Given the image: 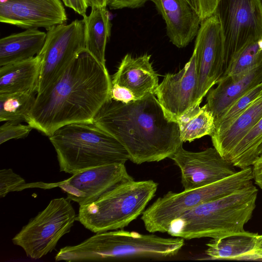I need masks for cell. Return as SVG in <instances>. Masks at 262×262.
<instances>
[{
	"label": "cell",
	"instance_id": "obj_1",
	"mask_svg": "<svg viewBox=\"0 0 262 262\" xmlns=\"http://www.w3.org/2000/svg\"><path fill=\"white\" fill-rule=\"evenodd\" d=\"M112 85L106 66L85 49L57 80L37 94L25 122L48 137L67 124L92 123L110 98Z\"/></svg>",
	"mask_w": 262,
	"mask_h": 262
},
{
	"label": "cell",
	"instance_id": "obj_2",
	"mask_svg": "<svg viewBox=\"0 0 262 262\" xmlns=\"http://www.w3.org/2000/svg\"><path fill=\"white\" fill-rule=\"evenodd\" d=\"M92 123L118 140L136 164L169 158L183 143L178 123L167 116L155 94L128 103L110 97Z\"/></svg>",
	"mask_w": 262,
	"mask_h": 262
},
{
	"label": "cell",
	"instance_id": "obj_3",
	"mask_svg": "<svg viewBox=\"0 0 262 262\" xmlns=\"http://www.w3.org/2000/svg\"><path fill=\"white\" fill-rule=\"evenodd\" d=\"M258 189L253 184L192 208L173 220L167 233L191 239L217 238L244 232L256 207Z\"/></svg>",
	"mask_w": 262,
	"mask_h": 262
},
{
	"label": "cell",
	"instance_id": "obj_4",
	"mask_svg": "<svg viewBox=\"0 0 262 262\" xmlns=\"http://www.w3.org/2000/svg\"><path fill=\"white\" fill-rule=\"evenodd\" d=\"M184 238L163 237L122 229L96 233L81 243L61 248L55 261H108L134 258H163L177 255Z\"/></svg>",
	"mask_w": 262,
	"mask_h": 262
},
{
	"label": "cell",
	"instance_id": "obj_5",
	"mask_svg": "<svg viewBox=\"0 0 262 262\" xmlns=\"http://www.w3.org/2000/svg\"><path fill=\"white\" fill-rule=\"evenodd\" d=\"M49 137L59 170L70 174L111 164H125L127 150L115 137L92 123H75L57 129Z\"/></svg>",
	"mask_w": 262,
	"mask_h": 262
},
{
	"label": "cell",
	"instance_id": "obj_6",
	"mask_svg": "<svg viewBox=\"0 0 262 262\" xmlns=\"http://www.w3.org/2000/svg\"><path fill=\"white\" fill-rule=\"evenodd\" d=\"M158 186L151 180L121 182L96 201L80 206L76 221L95 233L123 229L143 213Z\"/></svg>",
	"mask_w": 262,
	"mask_h": 262
},
{
	"label": "cell",
	"instance_id": "obj_7",
	"mask_svg": "<svg viewBox=\"0 0 262 262\" xmlns=\"http://www.w3.org/2000/svg\"><path fill=\"white\" fill-rule=\"evenodd\" d=\"M252 168L241 169L213 183L180 192L169 191L158 198L141 216L150 233L167 232L171 222L201 204L223 197L252 185Z\"/></svg>",
	"mask_w": 262,
	"mask_h": 262
},
{
	"label": "cell",
	"instance_id": "obj_8",
	"mask_svg": "<svg viewBox=\"0 0 262 262\" xmlns=\"http://www.w3.org/2000/svg\"><path fill=\"white\" fill-rule=\"evenodd\" d=\"M76 219L70 200L52 199L13 237L12 243L20 247L27 256L40 259L55 249L59 240L70 231Z\"/></svg>",
	"mask_w": 262,
	"mask_h": 262
},
{
	"label": "cell",
	"instance_id": "obj_9",
	"mask_svg": "<svg viewBox=\"0 0 262 262\" xmlns=\"http://www.w3.org/2000/svg\"><path fill=\"white\" fill-rule=\"evenodd\" d=\"M214 14L222 31L224 73L246 44L262 40V0H219Z\"/></svg>",
	"mask_w": 262,
	"mask_h": 262
},
{
	"label": "cell",
	"instance_id": "obj_10",
	"mask_svg": "<svg viewBox=\"0 0 262 262\" xmlns=\"http://www.w3.org/2000/svg\"><path fill=\"white\" fill-rule=\"evenodd\" d=\"M46 33L43 46L37 55L41 62L37 94L57 80L85 49L83 19L53 26Z\"/></svg>",
	"mask_w": 262,
	"mask_h": 262
},
{
	"label": "cell",
	"instance_id": "obj_11",
	"mask_svg": "<svg viewBox=\"0 0 262 262\" xmlns=\"http://www.w3.org/2000/svg\"><path fill=\"white\" fill-rule=\"evenodd\" d=\"M194 50L196 55L198 77L196 105L200 104L224 73L223 37L220 23L215 14L202 20Z\"/></svg>",
	"mask_w": 262,
	"mask_h": 262
},
{
	"label": "cell",
	"instance_id": "obj_12",
	"mask_svg": "<svg viewBox=\"0 0 262 262\" xmlns=\"http://www.w3.org/2000/svg\"><path fill=\"white\" fill-rule=\"evenodd\" d=\"M169 158L180 168L181 183L186 190L213 183L237 172L214 147L193 152L185 150L182 145Z\"/></svg>",
	"mask_w": 262,
	"mask_h": 262
},
{
	"label": "cell",
	"instance_id": "obj_13",
	"mask_svg": "<svg viewBox=\"0 0 262 262\" xmlns=\"http://www.w3.org/2000/svg\"><path fill=\"white\" fill-rule=\"evenodd\" d=\"M132 179L125 164H111L78 171L57 183V186L67 193L69 200L82 206L96 201L118 184Z\"/></svg>",
	"mask_w": 262,
	"mask_h": 262
},
{
	"label": "cell",
	"instance_id": "obj_14",
	"mask_svg": "<svg viewBox=\"0 0 262 262\" xmlns=\"http://www.w3.org/2000/svg\"><path fill=\"white\" fill-rule=\"evenodd\" d=\"M198 85L196 55L193 50L184 68L177 73L166 74L156 92L159 102L170 120L177 122L195 105Z\"/></svg>",
	"mask_w": 262,
	"mask_h": 262
},
{
	"label": "cell",
	"instance_id": "obj_15",
	"mask_svg": "<svg viewBox=\"0 0 262 262\" xmlns=\"http://www.w3.org/2000/svg\"><path fill=\"white\" fill-rule=\"evenodd\" d=\"M68 20L61 0H8L0 3V21L25 29L65 24Z\"/></svg>",
	"mask_w": 262,
	"mask_h": 262
},
{
	"label": "cell",
	"instance_id": "obj_16",
	"mask_svg": "<svg viewBox=\"0 0 262 262\" xmlns=\"http://www.w3.org/2000/svg\"><path fill=\"white\" fill-rule=\"evenodd\" d=\"M150 1L165 21L170 41L179 48L188 45L199 30V14L186 0Z\"/></svg>",
	"mask_w": 262,
	"mask_h": 262
},
{
	"label": "cell",
	"instance_id": "obj_17",
	"mask_svg": "<svg viewBox=\"0 0 262 262\" xmlns=\"http://www.w3.org/2000/svg\"><path fill=\"white\" fill-rule=\"evenodd\" d=\"M151 55L147 54L133 57L126 54L117 72L113 75L112 84L128 90L136 100L149 94H156L159 78L150 62Z\"/></svg>",
	"mask_w": 262,
	"mask_h": 262
},
{
	"label": "cell",
	"instance_id": "obj_18",
	"mask_svg": "<svg viewBox=\"0 0 262 262\" xmlns=\"http://www.w3.org/2000/svg\"><path fill=\"white\" fill-rule=\"evenodd\" d=\"M262 83V64L237 77H222L207 94L206 104L215 121L238 98Z\"/></svg>",
	"mask_w": 262,
	"mask_h": 262
},
{
	"label": "cell",
	"instance_id": "obj_19",
	"mask_svg": "<svg viewBox=\"0 0 262 262\" xmlns=\"http://www.w3.org/2000/svg\"><path fill=\"white\" fill-rule=\"evenodd\" d=\"M41 62L38 55L0 68V95L24 92L37 93Z\"/></svg>",
	"mask_w": 262,
	"mask_h": 262
},
{
	"label": "cell",
	"instance_id": "obj_20",
	"mask_svg": "<svg viewBox=\"0 0 262 262\" xmlns=\"http://www.w3.org/2000/svg\"><path fill=\"white\" fill-rule=\"evenodd\" d=\"M262 117V91L257 97L225 130L210 137L213 147L225 159Z\"/></svg>",
	"mask_w": 262,
	"mask_h": 262
},
{
	"label": "cell",
	"instance_id": "obj_21",
	"mask_svg": "<svg viewBox=\"0 0 262 262\" xmlns=\"http://www.w3.org/2000/svg\"><path fill=\"white\" fill-rule=\"evenodd\" d=\"M47 33L37 29H26L0 39V66L27 60L37 55Z\"/></svg>",
	"mask_w": 262,
	"mask_h": 262
},
{
	"label": "cell",
	"instance_id": "obj_22",
	"mask_svg": "<svg viewBox=\"0 0 262 262\" xmlns=\"http://www.w3.org/2000/svg\"><path fill=\"white\" fill-rule=\"evenodd\" d=\"M85 48L105 66L106 46L111 34L112 24L106 8H91L89 16L83 17Z\"/></svg>",
	"mask_w": 262,
	"mask_h": 262
},
{
	"label": "cell",
	"instance_id": "obj_23",
	"mask_svg": "<svg viewBox=\"0 0 262 262\" xmlns=\"http://www.w3.org/2000/svg\"><path fill=\"white\" fill-rule=\"evenodd\" d=\"M258 234L246 231L212 239L205 254L213 259L253 258Z\"/></svg>",
	"mask_w": 262,
	"mask_h": 262
},
{
	"label": "cell",
	"instance_id": "obj_24",
	"mask_svg": "<svg viewBox=\"0 0 262 262\" xmlns=\"http://www.w3.org/2000/svg\"><path fill=\"white\" fill-rule=\"evenodd\" d=\"M183 142L193 140L206 135L211 136L215 129V119L205 104L194 106L177 121Z\"/></svg>",
	"mask_w": 262,
	"mask_h": 262
},
{
	"label": "cell",
	"instance_id": "obj_25",
	"mask_svg": "<svg viewBox=\"0 0 262 262\" xmlns=\"http://www.w3.org/2000/svg\"><path fill=\"white\" fill-rule=\"evenodd\" d=\"M262 143V117L236 145L227 160L241 169L252 166L259 157Z\"/></svg>",
	"mask_w": 262,
	"mask_h": 262
},
{
	"label": "cell",
	"instance_id": "obj_26",
	"mask_svg": "<svg viewBox=\"0 0 262 262\" xmlns=\"http://www.w3.org/2000/svg\"><path fill=\"white\" fill-rule=\"evenodd\" d=\"M36 92L0 95V121H26L36 99Z\"/></svg>",
	"mask_w": 262,
	"mask_h": 262
},
{
	"label": "cell",
	"instance_id": "obj_27",
	"mask_svg": "<svg viewBox=\"0 0 262 262\" xmlns=\"http://www.w3.org/2000/svg\"><path fill=\"white\" fill-rule=\"evenodd\" d=\"M261 64L262 50L258 41H252L235 54L221 77H237Z\"/></svg>",
	"mask_w": 262,
	"mask_h": 262
},
{
	"label": "cell",
	"instance_id": "obj_28",
	"mask_svg": "<svg viewBox=\"0 0 262 262\" xmlns=\"http://www.w3.org/2000/svg\"><path fill=\"white\" fill-rule=\"evenodd\" d=\"M261 91L262 83L253 88L235 100L215 121V129L212 135L226 129L257 97Z\"/></svg>",
	"mask_w": 262,
	"mask_h": 262
},
{
	"label": "cell",
	"instance_id": "obj_29",
	"mask_svg": "<svg viewBox=\"0 0 262 262\" xmlns=\"http://www.w3.org/2000/svg\"><path fill=\"white\" fill-rule=\"evenodd\" d=\"M24 179L15 173L11 168L0 170V198H4L9 192L24 189L26 184Z\"/></svg>",
	"mask_w": 262,
	"mask_h": 262
},
{
	"label": "cell",
	"instance_id": "obj_30",
	"mask_svg": "<svg viewBox=\"0 0 262 262\" xmlns=\"http://www.w3.org/2000/svg\"><path fill=\"white\" fill-rule=\"evenodd\" d=\"M33 128L29 124L17 122H6L0 127V144L13 139L24 138Z\"/></svg>",
	"mask_w": 262,
	"mask_h": 262
},
{
	"label": "cell",
	"instance_id": "obj_31",
	"mask_svg": "<svg viewBox=\"0 0 262 262\" xmlns=\"http://www.w3.org/2000/svg\"><path fill=\"white\" fill-rule=\"evenodd\" d=\"M148 0H108L107 6L111 9L123 8L135 9L144 5Z\"/></svg>",
	"mask_w": 262,
	"mask_h": 262
},
{
	"label": "cell",
	"instance_id": "obj_32",
	"mask_svg": "<svg viewBox=\"0 0 262 262\" xmlns=\"http://www.w3.org/2000/svg\"><path fill=\"white\" fill-rule=\"evenodd\" d=\"M64 5L83 17L86 15V11L90 7L89 0H61Z\"/></svg>",
	"mask_w": 262,
	"mask_h": 262
},
{
	"label": "cell",
	"instance_id": "obj_33",
	"mask_svg": "<svg viewBox=\"0 0 262 262\" xmlns=\"http://www.w3.org/2000/svg\"><path fill=\"white\" fill-rule=\"evenodd\" d=\"M219 0H198L199 13L203 17L214 13Z\"/></svg>",
	"mask_w": 262,
	"mask_h": 262
},
{
	"label": "cell",
	"instance_id": "obj_34",
	"mask_svg": "<svg viewBox=\"0 0 262 262\" xmlns=\"http://www.w3.org/2000/svg\"><path fill=\"white\" fill-rule=\"evenodd\" d=\"M252 166L253 180L262 190V155L258 157Z\"/></svg>",
	"mask_w": 262,
	"mask_h": 262
},
{
	"label": "cell",
	"instance_id": "obj_35",
	"mask_svg": "<svg viewBox=\"0 0 262 262\" xmlns=\"http://www.w3.org/2000/svg\"><path fill=\"white\" fill-rule=\"evenodd\" d=\"M253 258L262 259V235L257 236Z\"/></svg>",
	"mask_w": 262,
	"mask_h": 262
},
{
	"label": "cell",
	"instance_id": "obj_36",
	"mask_svg": "<svg viewBox=\"0 0 262 262\" xmlns=\"http://www.w3.org/2000/svg\"><path fill=\"white\" fill-rule=\"evenodd\" d=\"M91 8H106L108 0H89Z\"/></svg>",
	"mask_w": 262,
	"mask_h": 262
},
{
	"label": "cell",
	"instance_id": "obj_37",
	"mask_svg": "<svg viewBox=\"0 0 262 262\" xmlns=\"http://www.w3.org/2000/svg\"><path fill=\"white\" fill-rule=\"evenodd\" d=\"M186 1L199 14V4L198 0Z\"/></svg>",
	"mask_w": 262,
	"mask_h": 262
},
{
	"label": "cell",
	"instance_id": "obj_38",
	"mask_svg": "<svg viewBox=\"0 0 262 262\" xmlns=\"http://www.w3.org/2000/svg\"><path fill=\"white\" fill-rule=\"evenodd\" d=\"M258 154H259V157L260 156L262 155V143L261 144V145H260V146L259 147V149H258Z\"/></svg>",
	"mask_w": 262,
	"mask_h": 262
},
{
	"label": "cell",
	"instance_id": "obj_39",
	"mask_svg": "<svg viewBox=\"0 0 262 262\" xmlns=\"http://www.w3.org/2000/svg\"><path fill=\"white\" fill-rule=\"evenodd\" d=\"M259 46L260 48V49L262 50V40H260L258 41Z\"/></svg>",
	"mask_w": 262,
	"mask_h": 262
}]
</instances>
